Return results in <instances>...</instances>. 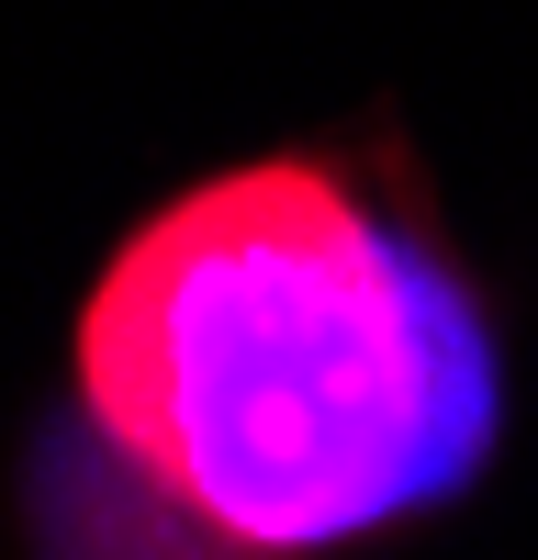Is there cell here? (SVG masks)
Segmentation results:
<instances>
[{
	"label": "cell",
	"mask_w": 538,
	"mask_h": 560,
	"mask_svg": "<svg viewBox=\"0 0 538 560\" xmlns=\"http://www.w3.org/2000/svg\"><path fill=\"white\" fill-rule=\"evenodd\" d=\"M79 404L236 560H314L448 504L493 448V348L426 236L326 158L179 191L79 314Z\"/></svg>",
	"instance_id": "cell-1"
}]
</instances>
